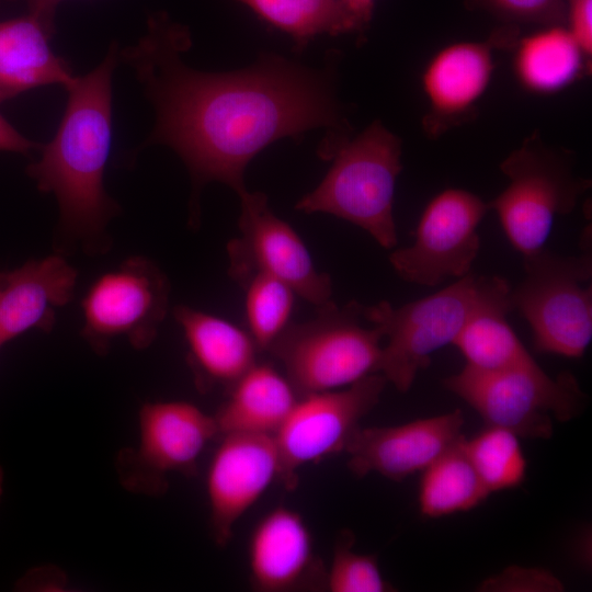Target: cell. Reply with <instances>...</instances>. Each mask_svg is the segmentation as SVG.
<instances>
[{
    "label": "cell",
    "instance_id": "6da1fadb",
    "mask_svg": "<svg viewBox=\"0 0 592 592\" xmlns=\"http://www.w3.org/2000/svg\"><path fill=\"white\" fill-rule=\"evenodd\" d=\"M192 39L186 26L156 14L147 33L121 52L155 109L153 129L141 145L170 147L186 166L197 205L210 182L248 191L244 172L265 147L325 128L321 158L352 136L353 126L337 93V60L314 69L264 54L227 72H205L185 64Z\"/></svg>",
    "mask_w": 592,
    "mask_h": 592
},
{
    "label": "cell",
    "instance_id": "7a4b0ae2",
    "mask_svg": "<svg viewBox=\"0 0 592 592\" xmlns=\"http://www.w3.org/2000/svg\"><path fill=\"white\" fill-rule=\"evenodd\" d=\"M117 47L66 89L68 101L54 138L26 173L41 192L52 193L62 231L90 250L105 244V228L118 205L104 189L112 141V73Z\"/></svg>",
    "mask_w": 592,
    "mask_h": 592
},
{
    "label": "cell",
    "instance_id": "3957f363",
    "mask_svg": "<svg viewBox=\"0 0 592 592\" xmlns=\"http://www.w3.org/2000/svg\"><path fill=\"white\" fill-rule=\"evenodd\" d=\"M401 155V138L374 119L337 148L325 178L295 208L333 215L364 229L383 248H394L398 242L394 201Z\"/></svg>",
    "mask_w": 592,
    "mask_h": 592
},
{
    "label": "cell",
    "instance_id": "277c9868",
    "mask_svg": "<svg viewBox=\"0 0 592 592\" xmlns=\"http://www.w3.org/2000/svg\"><path fill=\"white\" fill-rule=\"evenodd\" d=\"M574 153L547 144L533 130L500 163L508 185L488 202L513 248L522 255L542 248L555 219L570 214L592 186L574 171Z\"/></svg>",
    "mask_w": 592,
    "mask_h": 592
},
{
    "label": "cell",
    "instance_id": "5b68a950",
    "mask_svg": "<svg viewBox=\"0 0 592 592\" xmlns=\"http://www.w3.org/2000/svg\"><path fill=\"white\" fill-rule=\"evenodd\" d=\"M314 319L291 322L269 348L299 396L346 387L378 373L384 339L362 304L333 300Z\"/></svg>",
    "mask_w": 592,
    "mask_h": 592
},
{
    "label": "cell",
    "instance_id": "8992f818",
    "mask_svg": "<svg viewBox=\"0 0 592 592\" xmlns=\"http://www.w3.org/2000/svg\"><path fill=\"white\" fill-rule=\"evenodd\" d=\"M524 276L511 287L512 309L528 322L543 353L579 358L592 339V255L542 248L523 255Z\"/></svg>",
    "mask_w": 592,
    "mask_h": 592
},
{
    "label": "cell",
    "instance_id": "52a82bcc",
    "mask_svg": "<svg viewBox=\"0 0 592 592\" xmlns=\"http://www.w3.org/2000/svg\"><path fill=\"white\" fill-rule=\"evenodd\" d=\"M489 276L467 274L426 297L394 307L386 300L362 305L367 321L379 328L383 345L378 373L407 392L431 355L453 344L479 305Z\"/></svg>",
    "mask_w": 592,
    "mask_h": 592
},
{
    "label": "cell",
    "instance_id": "ba28073f",
    "mask_svg": "<svg viewBox=\"0 0 592 592\" xmlns=\"http://www.w3.org/2000/svg\"><path fill=\"white\" fill-rule=\"evenodd\" d=\"M443 386L475 409L487 425L525 439L550 437L554 421L571 420L587 400L573 375L553 378L538 363L496 372L464 366L445 377Z\"/></svg>",
    "mask_w": 592,
    "mask_h": 592
},
{
    "label": "cell",
    "instance_id": "9c48e42d",
    "mask_svg": "<svg viewBox=\"0 0 592 592\" xmlns=\"http://www.w3.org/2000/svg\"><path fill=\"white\" fill-rule=\"evenodd\" d=\"M169 293V280L153 261L125 260L99 276L82 298V337L99 354L117 338L137 350L148 348L167 315Z\"/></svg>",
    "mask_w": 592,
    "mask_h": 592
},
{
    "label": "cell",
    "instance_id": "30bf717a",
    "mask_svg": "<svg viewBox=\"0 0 592 592\" xmlns=\"http://www.w3.org/2000/svg\"><path fill=\"white\" fill-rule=\"evenodd\" d=\"M239 198L240 236L227 243L230 277L242 286L253 274L264 273L317 309L332 301L330 275L318 271L301 238L272 212L266 195L247 191Z\"/></svg>",
    "mask_w": 592,
    "mask_h": 592
},
{
    "label": "cell",
    "instance_id": "8fae6325",
    "mask_svg": "<svg viewBox=\"0 0 592 592\" xmlns=\"http://www.w3.org/2000/svg\"><path fill=\"white\" fill-rule=\"evenodd\" d=\"M388 382L369 374L339 389L299 396L274 434L280 457L278 480L292 490L305 465L343 452L360 421L379 402Z\"/></svg>",
    "mask_w": 592,
    "mask_h": 592
},
{
    "label": "cell",
    "instance_id": "7c38bea8",
    "mask_svg": "<svg viewBox=\"0 0 592 592\" xmlns=\"http://www.w3.org/2000/svg\"><path fill=\"white\" fill-rule=\"evenodd\" d=\"M219 436L214 415L189 401L146 402L139 410V442L117 458L118 477L129 491L158 494L172 473L193 475L208 443Z\"/></svg>",
    "mask_w": 592,
    "mask_h": 592
},
{
    "label": "cell",
    "instance_id": "4fadbf2b",
    "mask_svg": "<svg viewBox=\"0 0 592 592\" xmlns=\"http://www.w3.org/2000/svg\"><path fill=\"white\" fill-rule=\"evenodd\" d=\"M488 212V202L468 190L441 191L425 206L414 242L390 253L394 271L422 286L469 274L480 250L478 226Z\"/></svg>",
    "mask_w": 592,
    "mask_h": 592
},
{
    "label": "cell",
    "instance_id": "5bb4252c",
    "mask_svg": "<svg viewBox=\"0 0 592 592\" xmlns=\"http://www.w3.org/2000/svg\"><path fill=\"white\" fill-rule=\"evenodd\" d=\"M520 31L500 25L485 41L454 42L429 59L420 79L426 102L421 126L428 138L437 139L476 117L493 77L494 50L512 49Z\"/></svg>",
    "mask_w": 592,
    "mask_h": 592
},
{
    "label": "cell",
    "instance_id": "9a60e30c",
    "mask_svg": "<svg viewBox=\"0 0 592 592\" xmlns=\"http://www.w3.org/2000/svg\"><path fill=\"white\" fill-rule=\"evenodd\" d=\"M216 448L206 477L212 535L225 547L241 516L280 476L274 435L227 433Z\"/></svg>",
    "mask_w": 592,
    "mask_h": 592
},
{
    "label": "cell",
    "instance_id": "2e32d148",
    "mask_svg": "<svg viewBox=\"0 0 592 592\" xmlns=\"http://www.w3.org/2000/svg\"><path fill=\"white\" fill-rule=\"evenodd\" d=\"M462 410L391 426L358 428L344 452L357 477L377 473L400 481L423 471L462 437Z\"/></svg>",
    "mask_w": 592,
    "mask_h": 592
},
{
    "label": "cell",
    "instance_id": "e0dca14e",
    "mask_svg": "<svg viewBox=\"0 0 592 592\" xmlns=\"http://www.w3.org/2000/svg\"><path fill=\"white\" fill-rule=\"evenodd\" d=\"M249 580L260 592L325 590L327 569L310 530L295 510L278 505L254 526L248 544Z\"/></svg>",
    "mask_w": 592,
    "mask_h": 592
},
{
    "label": "cell",
    "instance_id": "ac0fdd59",
    "mask_svg": "<svg viewBox=\"0 0 592 592\" xmlns=\"http://www.w3.org/2000/svg\"><path fill=\"white\" fill-rule=\"evenodd\" d=\"M77 280V270L59 254L0 273L1 344L33 329L49 332L56 310L71 301Z\"/></svg>",
    "mask_w": 592,
    "mask_h": 592
},
{
    "label": "cell",
    "instance_id": "d6986e66",
    "mask_svg": "<svg viewBox=\"0 0 592 592\" xmlns=\"http://www.w3.org/2000/svg\"><path fill=\"white\" fill-rule=\"evenodd\" d=\"M173 316L183 331L200 387L229 388L258 362L255 342L237 325L185 305L174 307Z\"/></svg>",
    "mask_w": 592,
    "mask_h": 592
},
{
    "label": "cell",
    "instance_id": "ffe728a7",
    "mask_svg": "<svg viewBox=\"0 0 592 592\" xmlns=\"http://www.w3.org/2000/svg\"><path fill=\"white\" fill-rule=\"evenodd\" d=\"M55 30L27 14L0 22V103L49 84L67 89L76 79L50 45Z\"/></svg>",
    "mask_w": 592,
    "mask_h": 592
},
{
    "label": "cell",
    "instance_id": "44dd1931",
    "mask_svg": "<svg viewBox=\"0 0 592 592\" xmlns=\"http://www.w3.org/2000/svg\"><path fill=\"white\" fill-rule=\"evenodd\" d=\"M510 294L505 278L489 276L479 305L453 342L466 360L465 366L496 372L537 363L506 320L512 310Z\"/></svg>",
    "mask_w": 592,
    "mask_h": 592
},
{
    "label": "cell",
    "instance_id": "7402d4cb",
    "mask_svg": "<svg viewBox=\"0 0 592 592\" xmlns=\"http://www.w3.org/2000/svg\"><path fill=\"white\" fill-rule=\"evenodd\" d=\"M299 395L287 377L269 363L257 362L228 388V397L214 414L219 435H274Z\"/></svg>",
    "mask_w": 592,
    "mask_h": 592
},
{
    "label": "cell",
    "instance_id": "603a6c76",
    "mask_svg": "<svg viewBox=\"0 0 592 592\" xmlns=\"http://www.w3.org/2000/svg\"><path fill=\"white\" fill-rule=\"evenodd\" d=\"M513 49V72L527 92L548 95L591 72V59L567 25L538 27L520 36Z\"/></svg>",
    "mask_w": 592,
    "mask_h": 592
},
{
    "label": "cell",
    "instance_id": "cb8c5ba5",
    "mask_svg": "<svg viewBox=\"0 0 592 592\" xmlns=\"http://www.w3.org/2000/svg\"><path fill=\"white\" fill-rule=\"evenodd\" d=\"M463 440L423 470L418 500L425 517L471 510L489 496L466 455Z\"/></svg>",
    "mask_w": 592,
    "mask_h": 592
},
{
    "label": "cell",
    "instance_id": "d4e9b609",
    "mask_svg": "<svg viewBox=\"0 0 592 592\" xmlns=\"http://www.w3.org/2000/svg\"><path fill=\"white\" fill-rule=\"evenodd\" d=\"M261 19L293 37L299 46L320 34L353 33L339 0H238Z\"/></svg>",
    "mask_w": 592,
    "mask_h": 592
},
{
    "label": "cell",
    "instance_id": "484cf974",
    "mask_svg": "<svg viewBox=\"0 0 592 592\" xmlns=\"http://www.w3.org/2000/svg\"><path fill=\"white\" fill-rule=\"evenodd\" d=\"M463 447L489 494L524 481L527 463L513 432L487 425L470 440L464 437Z\"/></svg>",
    "mask_w": 592,
    "mask_h": 592
},
{
    "label": "cell",
    "instance_id": "4316f807",
    "mask_svg": "<svg viewBox=\"0 0 592 592\" xmlns=\"http://www.w3.org/2000/svg\"><path fill=\"white\" fill-rule=\"evenodd\" d=\"M248 332L259 351H267L291 323L295 292L283 281L255 273L242 285Z\"/></svg>",
    "mask_w": 592,
    "mask_h": 592
},
{
    "label": "cell",
    "instance_id": "83f0119b",
    "mask_svg": "<svg viewBox=\"0 0 592 592\" xmlns=\"http://www.w3.org/2000/svg\"><path fill=\"white\" fill-rule=\"evenodd\" d=\"M354 536L343 532L337 539L325 590L330 592H388L394 588L382 574L375 555L353 550Z\"/></svg>",
    "mask_w": 592,
    "mask_h": 592
},
{
    "label": "cell",
    "instance_id": "f1b7e54d",
    "mask_svg": "<svg viewBox=\"0 0 592 592\" xmlns=\"http://www.w3.org/2000/svg\"><path fill=\"white\" fill-rule=\"evenodd\" d=\"M469 11H480L498 20L500 25H567L565 0H463Z\"/></svg>",
    "mask_w": 592,
    "mask_h": 592
},
{
    "label": "cell",
    "instance_id": "f546056e",
    "mask_svg": "<svg viewBox=\"0 0 592 592\" xmlns=\"http://www.w3.org/2000/svg\"><path fill=\"white\" fill-rule=\"evenodd\" d=\"M483 590L492 591H560L562 584L542 569L510 568L487 580Z\"/></svg>",
    "mask_w": 592,
    "mask_h": 592
},
{
    "label": "cell",
    "instance_id": "4dcf8cb0",
    "mask_svg": "<svg viewBox=\"0 0 592 592\" xmlns=\"http://www.w3.org/2000/svg\"><path fill=\"white\" fill-rule=\"evenodd\" d=\"M567 27L592 58V0H565Z\"/></svg>",
    "mask_w": 592,
    "mask_h": 592
},
{
    "label": "cell",
    "instance_id": "1f68e13d",
    "mask_svg": "<svg viewBox=\"0 0 592 592\" xmlns=\"http://www.w3.org/2000/svg\"><path fill=\"white\" fill-rule=\"evenodd\" d=\"M346 12L353 33L362 36L369 27L377 0H339Z\"/></svg>",
    "mask_w": 592,
    "mask_h": 592
},
{
    "label": "cell",
    "instance_id": "d6a6232c",
    "mask_svg": "<svg viewBox=\"0 0 592 592\" xmlns=\"http://www.w3.org/2000/svg\"><path fill=\"white\" fill-rule=\"evenodd\" d=\"M38 145L20 134L1 114H0V150L12 151L29 155L37 149Z\"/></svg>",
    "mask_w": 592,
    "mask_h": 592
},
{
    "label": "cell",
    "instance_id": "836d02e7",
    "mask_svg": "<svg viewBox=\"0 0 592 592\" xmlns=\"http://www.w3.org/2000/svg\"><path fill=\"white\" fill-rule=\"evenodd\" d=\"M29 13L38 18L48 27L55 30L54 20L57 5L64 0H23Z\"/></svg>",
    "mask_w": 592,
    "mask_h": 592
},
{
    "label": "cell",
    "instance_id": "e575fe53",
    "mask_svg": "<svg viewBox=\"0 0 592 592\" xmlns=\"http://www.w3.org/2000/svg\"><path fill=\"white\" fill-rule=\"evenodd\" d=\"M3 481H4V474H3V470L0 466V501H1V497H2V493H3Z\"/></svg>",
    "mask_w": 592,
    "mask_h": 592
},
{
    "label": "cell",
    "instance_id": "d590c367",
    "mask_svg": "<svg viewBox=\"0 0 592 592\" xmlns=\"http://www.w3.org/2000/svg\"><path fill=\"white\" fill-rule=\"evenodd\" d=\"M2 346L1 342H0V348Z\"/></svg>",
    "mask_w": 592,
    "mask_h": 592
}]
</instances>
